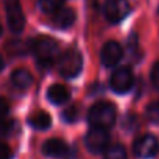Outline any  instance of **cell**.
I'll use <instances>...</instances> for the list:
<instances>
[{
	"label": "cell",
	"instance_id": "14",
	"mask_svg": "<svg viewBox=\"0 0 159 159\" xmlns=\"http://www.w3.org/2000/svg\"><path fill=\"white\" fill-rule=\"evenodd\" d=\"M28 124L35 130H48L52 126V117L48 112L39 110L28 119Z\"/></svg>",
	"mask_w": 159,
	"mask_h": 159
},
{
	"label": "cell",
	"instance_id": "19",
	"mask_svg": "<svg viewBox=\"0 0 159 159\" xmlns=\"http://www.w3.org/2000/svg\"><path fill=\"white\" fill-rule=\"evenodd\" d=\"M13 121L11 120H0V135H8L13 130Z\"/></svg>",
	"mask_w": 159,
	"mask_h": 159
},
{
	"label": "cell",
	"instance_id": "10",
	"mask_svg": "<svg viewBox=\"0 0 159 159\" xmlns=\"http://www.w3.org/2000/svg\"><path fill=\"white\" fill-rule=\"evenodd\" d=\"M123 57V49L121 46L115 41H109L103 45L101 50V61L103 66L113 67L119 63Z\"/></svg>",
	"mask_w": 159,
	"mask_h": 159
},
{
	"label": "cell",
	"instance_id": "6",
	"mask_svg": "<svg viewBox=\"0 0 159 159\" xmlns=\"http://www.w3.org/2000/svg\"><path fill=\"white\" fill-rule=\"evenodd\" d=\"M134 77L130 69L127 67H120L116 69L115 73L110 77V87L116 93H126L131 89Z\"/></svg>",
	"mask_w": 159,
	"mask_h": 159
},
{
	"label": "cell",
	"instance_id": "21",
	"mask_svg": "<svg viewBox=\"0 0 159 159\" xmlns=\"http://www.w3.org/2000/svg\"><path fill=\"white\" fill-rule=\"evenodd\" d=\"M10 112V105L4 98H0V120H4Z\"/></svg>",
	"mask_w": 159,
	"mask_h": 159
},
{
	"label": "cell",
	"instance_id": "12",
	"mask_svg": "<svg viewBox=\"0 0 159 159\" xmlns=\"http://www.w3.org/2000/svg\"><path fill=\"white\" fill-rule=\"evenodd\" d=\"M48 99L53 105H63L70 99V91L61 84H53L46 92Z\"/></svg>",
	"mask_w": 159,
	"mask_h": 159
},
{
	"label": "cell",
	"instance_id": "13",
	"mask_svg": "<svg viewBox=\"0 0 159 159\" xmlns=\"http://www.w3.org/2000/svg\"><path fill=\"white\" fill-rule=\"evenodd\" d=\"M10 81L13 84V87H16L17 89H28L32 85L34 77L28 70L25 69H17L13 71L10 77Z\"/></svg>",
	"mask_w": 159,
	"mask_h": 159
},
{
	"label": "cell",
	"instance_id": "23",
	"mask_svg": "<svg viewBox=\"0 0 159 159\" xmlns=\"http://www.w3.org/2000/svg\"><path fill=\"white\" fill-rule=\"evenodd\" d=\"M3 67H4V61H3V57H2V55H0V71L3 70Z\"/></svg>",
	"mask_w": 159,
	"mask_h": 159
},
{
	"label": "cell",
	"instance_id": "9",
	"mask_svg": "<svg viewBox=\"0 0 159 159\" xmlns=\"http://www.w3.org/2000/svg\"><path fill=\"white\" fill-rule=\"evenodd\" d=\"M42 154L48 158L70 159V148L60 138H49L42 145Z\"/></svg>",
	"mask_w": 159,
	"mask_h": 159
},
{
	"label": "cell",
	"instance_id": "20",
	"mask_svg": "<svg viewBox=\"0 0 159 159\" xmlns=\"http://www.w3.org/2000/svg\"><path fill=\"white\" fill-rule=\"evenodd\" d=\"M13 158V151L7 144L0 141V159H11Z\"/></svg>",
	"mask_w": 159,
	"mask_h": 159
},
{
	"label": "cell",
	"instance_id": "8",
	"mask_svg": "<svg viewBox=\"0 0 159 159\" xmlns=\"http://www.w3.org/2000/svg\"><path fill=\"white\" fill-rule=\"evenodd\" d=\"M158 149H159L158 140L151 134L141 135L134 143V154L138 158H143V159L152 158L157 155Z\"/></svg>",
	"mask_w": 159,
	"mask_h": 159
},
{
	"label": "cell",
	"instance_id": "15",
	"mask_svg": "<svg viewBox=\"0 0 159 159\" xmlns=\"http://www.w3.org/2000/svg\"><path fill=\"white\" fill-rule=\"evenodd\" d=\"M105 159H129L126 148L120 144H113L105 149Z\"/></svg>",
	"mask_w": 159,
	"mask_h": 159
},
{
	"label": "cell",
	"instance_id": "11",
	"mask_svg": "<svg viewBox=\"0 0 159 159\" xmlns=\"http://www.w3.org/2000/svg\"><path fill=\"white\" fill-rule=\"evenodd\" d=\"M75 22V11L70 7H60L56 13H53L52 24L59 30H67Z\"/></svg>",
	"mask_w": 159,
	"mask_h": 159
},
{
	"label": "cell",
	"instance_id": "22",
	"mask_svg": "<svg viewBox=\"0 0 159 159\" xmlns=\"http://www.w3.org/2000/svg\"><path fill=\"white\" fill-rule=\"evenodd\" d=\"M151 80H152V84H154V87L157 88V89H159V61L154 66V69H152Z\"/></svg>",
	"mask_w": 159,
	"mask_h": 159
},
{
	"label": "cell",
	"instance_id": "5",
	"mask_svg": "<svg viewBox=\"0 0 159 159\" xmlns=\"http://www.w3.org/2000/svg\"><path fill=\"white\" fill-rule=\"evenodd\" d=\"M109 133L106 129H99V127H92L85 135V147L92 154H99L105 151L109 145Z\"/></svg>",
	"mask_w": 159,
	"mask_h": 159
},
{
	"label": "cell",
	"instance_id": "18",
	"mask_svg": "<svg viewBox=\"0 0 159 159\" xmlns=\"http://www.w3.org/2000/svg\"><path fill=\"white\" fill-rule=\"evenodd\" d=\"M78 116H80V109L77 105H71V106L66 107L61 113V117L66 123H74V121L78 120Z\"/></svg>",
	"mask_w": 159,
	"mask_h": 159
},
{
	"label": "cell",
	"instance_id": "17",
	"mask_svg": "<svg viewBox=\"0 0 159 159\" xmlns=\"http://www.w3.org/2000/svg\"><path fill=\"white\" fill-rule=\"evenodd\" d=\"M145 117L151 123L159 124V101H154L147 106L145 109Z\"/></svg>",
	"mask_w": 159,
	"mask_h": 159
},
{
	"label": "cell",
	"instance_id": "4",
	"mask_svg": "<svg viewBox=\"0 0 159 159\" xmlns=\"http://www.w3.org/2000/svg\"><path fill=\"white\" fill-rule=\"evenodd\" d=\"M7 25L13 34H21L25 27V16L20 0H4Z\"/></svg>",
	"mask_w": 159,
	"mask_h": 159
},
{
	"label": "cell",
	"instance_id": "2",
	"mask_svg": "<svg viewBox=\"0 0 159 159\" xmlns=\"http://www.w3.org/2000/svg\"><path fill=\"white\" fill-rule=\"evenodd\" d=\"M88 121L92 127L110 129L116 121V107L110 102H96L88 112Z\"/></svg>",
	"mask_w": 159,
	"mask_h": 159
},
{
	"label": "cell",
	"instance_id": "16",
	"mask_svg": "<svg viewBox=\"0 0 159 159\" xmlns=\"http://www.w3.org/2000/svg\"><path fill=\"white\" fill-rule=\"evenodd\" d=\"M64 0H38V6L42 13L45 14H53L63 7Z\"/></svg>",
	"mask_w": 159,
	"mask_h": 159
},
{
	"label": "cell",
	"instance_id": "7",
	"mask_svg": "<svg viewBox=\"0 0 159 159\" xmlns=\"http://www.w3.org/2000/svg\"><path fill=\"white\" fill-rule=\"evenodd\" d=\"M103 13L110 22H119L130 13V4L127 0H106Z\"/></svg>",
	"mask_w": 159,
	"mask_h": 159
},
{
	"label": "cell",
	"instance_id": "3",
	"mask_svg": "<svg viewBox=\"0 0 159 159\" xmlns=\"http://www.w3.org/2000/svg\"><path fill=\"white\" fill-rule=\"evenodd\" d=\"M57 70L63 77H77L82 70V56L78 50L69 49L57 57Z\"/></svg>",
	"mask_w": 159,
	"mask_h": 159
},
{
	"label": "cell",
	"instance_id": "24",
	"mask_svg": "<svg viewBox=\"0 0 159 159\" xmlns=\"http://www.w3.org/2000/svg\"><path fill=\"white\" fill-rule=\"evenodd\" d=\"M2 32H3V30H2V25H0V36H2Z\"/></svg>",
	"mask_w": 159,
	"mask_h": 159
},
{
	"label": "cell",
	"instance_id": "1",
	"mask_svg": "<svg viewBox=\"0 0 159 159\" xmlns=\"http://www.w3.org/2000/svg\"><path fill=\"white\" fill-rule=\"evenodd\" d=\"M30 52L34 53L41 69H49L59 56V43L56 39L42 35L30 41Z\"/></svg>",
	"mask_w": 159,
	"mask_h": 159
}]
</instances>
